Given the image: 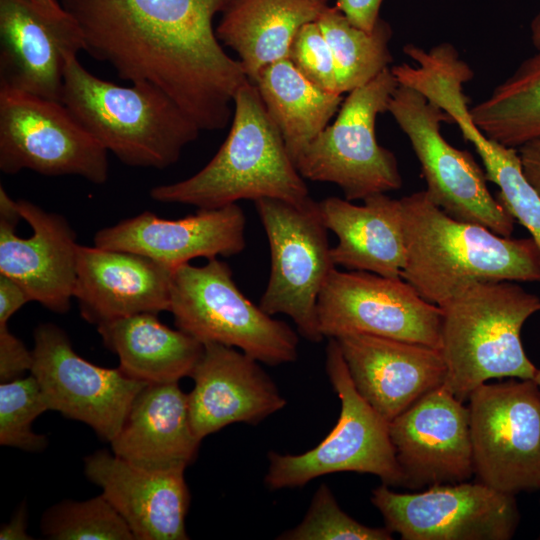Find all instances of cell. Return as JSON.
Returning a JSON list of instances; mask_svg holds the SVG:
<instances>
[{
  "instance_id": "44",
  "label": "cell",
  "mask_w": 540,
  "mask_h": 540,
  "mask_svg": "<svg viewBox=\"0 0 540 540\" xmlns=\"http://www.w3.org/2000/svg\"><path fill=\"white\" fill-rule=\"evenodd\" d=\"M317 3L326 4L327 0H311Z\"/></svg>"
},
{
  "instance_id": "20",
  "label": "cell",
  "mask_w": 540,
  "mask_h": 540,
  "mask_svg": "<svg viewBox=\"0 0 540 540\" xmlns=\"http://www.w3.org/2000/svg\"><path fill=\"white\" fill-rule=\"evenodd\" d=\"M336 341L355 388L388 422L444 384L446 366L437 348L358 333Z\"/></svg>"
},
{
  "instance_id": "24",
  "label": "cell",
  "mask_w": 540,
  "mask_h": 540,
  "mask_svg": "<svg viewBox=\"0 0 540 540\" xmlns=\"http://www.w3.org/2000/svg\"><path fill=\"white\" fill-rule=\"evenodd\" d=\"M201 440L190 419L188 394L178 382L148 384L136 397L112 452L148 470H185L196 458Z\"/></svg>"
},
{
  "instance_id": "11",
  "label": "cell",
  "mask_w": 540,
  "mask_h": 540,
  "mask_svg": "<svg viewBox=\"0 0 540 540\" xmlns=\"http://www.w3.org/2000/svg\"><path fill=\"white\" fill-rule=\"evenodd\" d=\"M476 480L516 495L540 489V388L533 379L477 387L468 398Z\"/></svg>"
},
{
  "instance_id": "7",
  "label": "cell",
  "mask_w": 540,
  "mask_h": 540,
  "mask_svg": "<svg viewBox=\"0 0 540 540\" xmlns=\"http://www.w3.org/2000/svg\"><path fill=\"white\" fill-rule=\"evenodd\" d=\"M325 368L340 400L334 428L314 448L298 455L268 453L264 482L270 490L303 487L313 479L337 472L368 473L388 486H404L384 419L357 391L336 339L326 347Z\"/></svg>"
},
{
  "instance_id": "35",
  "label": "cell",
  "mask_w": 540,
  "mask_h": 540,
  "mask_svg": "<svg viewBox=\"0 0 540 540\" xmlns=\"http://www.w3.org/2000/svg\"><path fill=\"white\" fill-rule=\"evenodd\" d=\"M287 59L318 88L340 94L333 55L317 21L306 23L298 30Z\"/></svg>"
},
{
  "instance_id": "21",
  "label": "cell",
  "mask_w": 540,
  "mask_h": 540,
  "mask_svg": "<svg viewBox=\"0 0 540 540\" xmlns=\"http://www.w3.org/2000/svg\"><path fill=\"white\" fill-rule=\"evenodd\" d=\"M33 234H15L17 223L0 219V274L16 281L31 301L66 313L74 298L79 244L68 221L24 199L17 200Z\"/></svg>"
},
{
  "instance_id": "28",
  "label": "cell",
  "mask_w": 540,
  "mask_h": 540,
  "mask_svg": "<svg viewBox=\"0 0 540 540\" xmlns=\"http://www.w3.org/2000/svg\"><path fill=\"white\" fill-rule=\"evenodd\" d=\"M253 84L294 164L328 126L343 100L342 94L315 86L288 59L266 66Z\"/></svg>"
},
{
  "instance_id": "34",
  "label": "cell",
  "mask_w": 540,
  "mask_h": 540,
  "mask_svg": "<svg viewBox=\"0 0 540 540\" xmlns=\"http://www.w3.org/2000/svg\"><path fill=\"white\" fill-rule=\"evenodd\" d=\"M385 527L361 524L339 506L327 484L315 491L303 520L276 539L278 540H391Z\"/></svg>"
},
{
  "instance_id": "40",
  "label": "cell",
  "mask_w": 540,
  "mask_h": 540,
  "mask_svg": "<svg viewBox=\"0 0 540 540\" xmlns=\"http://www.w3.org/2000/svg\"><path fill=\"white\" fill-rule=\"evenodd\" d=\"M27 512L25 505L16 512L9 523L3 525L0 530L1 540H28L32 539L26 532Z\"/></svg>"
},
{
  "instance_id": "15",
  "label": "cell",
  "mask_w": 540,
  "mask_h": 540,
  "mask_svg": "<svg viewBox=\"0 0 540 540\" xmlns=\"http://www.w3.org/2000/svg\"><path fill=\"white\" fill-rule=\"evenodd\" d=\"M31 374L49 410L90 426L111 442L122 428L138 394L149 384L127 376L119 367L97 366L79 356L69 337L55 324L34 331Z\"/></svg>"
},
{
  "instance_id": "23",
  "label": "cell",
  "mask_w": 540,
  "mask_h": 540,
  "mask_svg": "<svg viewBox=\"0 0 540 540\" xmlns=\"http://www.w3.org/2000/svg\"><path fill=\"white\" fill-rule=\"evenodd\" d=\"M86 477L126 522L137 540H187L190 493L183 470L135 466L105 450L84 459Z\"/></svg>"
},
{
  "instance_id": "39",
  "label": "cell",
  "mask_w": 540,
  "mask_h": 540,
  "mask_svg": "<svg viewBox=\"0 0 540 540\" xmlns=\"http://www.w3.org/2000/svg\"><path fill=\"white\" fill-rule=\"evenodd\" d=\"M525 177L540 195V138L517 148Z\"/></svg>"
},
{
  "instance_id": "9",
  "label": "cell",
  "mask_w": 540,
  "mask_h": 540,
  "mask_svg": "<svg viewBox=\"0 0 540 540\" xmlns=\"http://www.w3.org/2000/svg\"><path fill=\"white\" fill-rule=\"evenodd\" d=\"M397 86L391 68H387L349 92L334 123L295 161L300 175L336 184L349 201L400 189L402 177L396 157L378 144L375 132L377 116L387 111Z\"/></svg>"
},
{
  "instance_id": "25",
  "label": "cell",
  "mask_w": 540,
  "mask_h": 540,
  "mask_svg": "<svg viewBox=\"0 0 540 540\" xmlns=\"http://www.w3.org/2000/svg\"><path fill=\"white\" fill-rule=\"evenodd\" d=\"M318 205L326 228L338 239L331 248L336 266L401 278L406 248L400 199L378 193L365 198L363 205L339 197Z\"/></svg>"
},
{
  "instance_id": "29",
  "label": "cell",
  "mask_w": 540,
  "mask_h": 540,
  "mask_svg": "<svg viewBox=\"0 0 540 540\" xmlns=\"http://www.w3.org/2000/svg\"><path fill=\"white\" fill-rule=\"evenodd\" d=\"M476 126L504 146L540 138V51L525 59L483 101L470 109Z\"/></svg>"
},
{
  "instance_id": "6",
  "label": "cell",
  "mask_w": 540,
  "mask_h": 540,
  "mask_svg": "<svg viewBox=\"0 0 540 540\" xmlns=\"http://www.w3.org/2000/svg\"><path fill=\"white\" fill-rule=\"evenodd\" d=\"M169 312L177 329L202 344L234 347L271 366L297 359L296 332L252 303L235 284L228 264L218 258L174 269Z\"/></svg>"
},
{
  "instance_id": "16",
  "label": "cell",
  "mask_w": 540,
  "mask_h": 540,
  "mask_svg": "<svg viewBox=\"0 0 540 540\" xmlns=\"http://www.w3.org/2000/svg\"><path fill=\"white\" fill-rule=\"evenodd\" d=\"M405 487L468 481L474 475L469 409L444 385L389 422Z\"/></svg>"
},
{
  "instance_id": "17",
  "label": "cell",
  "mask_w": 540,
  "mask_h": 540,
  "mask_svg": "<svg viewBox=\"0 0 540 540\" xmlns=\"http://www.w3.org/2000/svg\"><path fill=\"white\" fill-rule=\"evenodd\" d=\"M82 49L69 14L56 18L28 0H0V87L62 102L66 60Z\"/></svg>"
},
{
  "instance_id": "26",
  "label": "cell",
  "mask_w": 540,
  "mask_h": 540,
  "mask_svg": "<svg viewBox=\"0 0 540 540\" xmlns=\"http://www.w3.org/2000/svg\"><path fill=\"white\" fill-rule=\"evenodd\" d=\"M327 7L311 0H232L216 36L237 52L249 81L268 65L287 59L292 41L306 23Z\"/></svg>"
},
{
  "instance_id": "10",
  "label": "cell",
  "mask_w": 540,
  "mask_h": 540,
  "mask_svg": "<svg viewBox=\"0 0 540 540\" xmlns=\"http://www.w3.org/2000/svg\"><path fill=\"white\" fill-rule=\"evenodd\" d=\"M388 112L408 137L426 181L428 199L452 218L511 237L515 219L487 187L485 171L472 154L452 146L441 133L451 117L418 90L398 84Z\"/></svg>"
},
{
  "instance_id": "12",
  "label": "cell",
  "mask_w": 540,
  "mask_h": 540,
  "mask_svg": "<svg viewBox=\"0 0 540 540\" xmlns=\"http://www.w3.org/2000/svg\"><path fill=\"white\" fill-rule=\"evenodd\" d=\"M108 150L60 101L0 87V170L108 178Z\"/></svg>"
},
{
  "instance_id": "32",
  "label": "cell",
  "mask_w": 540,
  "mask_h": 540,
  "mask_svg": "<svg viewBox=\"0 0 540 540\" xmlns=\"http://www.w3.org/2000/svg\"><path fill=\"white\" fill-rule=\"evenodd\" d=\"M42 534L52 540H134L130 528L103 496L66 500L50 507L41 521Z\"/></svg>"
},
{
  "instance_id": "27",
  "label": "cell",
  "mask_w": 540,
  "mask_h": 540,
  "mask_svg": "<svg viewBox=\"0 0 540 540\" xmlns=\"http://www.w3.org/2000/svg\"><path fill=\"white\" fill-rule=\"evenodd\" d=\"M154 313H140L97 325L103 343L119 357L129 377L149 384L179 382L191 376L203 344L161 323Z\"/></svg>"
},
{
  "instance_id": "19",
  "label": "cell",
  "mask_w": 540,
  "mask_h": 540,
  "mask_svg": "<svg viewBox=\"0 0 540 540\" xmlns=\"http://www.w3.org/2000/svg\"><path fill=\"white\" fill-rule=\"evenodd\" d=\"M190 377L189 414L200 440L233 423L256 425L287 404L259 361L234 347L203 344Z\"/></svg>"
},
{
  "instance_id": "45",
  "label": "cell",
  "mask_w": 540,
  "mask_h": 540,
  "mask_svg": "<svg viewBox=\"0 0 540 540\" xmlns=\"http://www.w3.org/2000/svg\"><path fill=\"white\" fill-rule=\"evenodd\" d=\"M538 538L540 539V535H539V537H538Z\"/></svg>"
},
{
  "instance_id": "2",
  "label": "cell",
  "mask_w": 540,
  "mask_h": 540,
  "mask_svg": "<svg viewBox=\"0 0 540 540\" xmlns=\"http://www.w3.org/2000/svg\"><path fill=\"white\" fill-rule=\"evenodd\" d=\"M400 200L406 248L401 278L426 301L440 307L474 282H540V250L531 237H504L458 221L424 190Z\"/></svg>"
},
{
  "instance_id": "41",
  "label": "cell",
  "mask_w": 540,
  "mask_h": 540,
  "mask_svg": "<svg viewBox=\"0 0 540 540\" xmlns=\"http://www.w3.org/2000/svg\"><path fill=\"white\" fill-rule=\"evenodd\" d=\"M49 16L62 18L68 15L58 0H28Z\"/></svg>"
},
{
  "instance_id": "13",
  "label": "cell",
  "mask_w": 540,
  "mask_h": 540,
  "mask_svg": "<svg viewBox=\"0 0 540 540\" xmlns=\"http://www.w3.org/2000/svg\"><path fill=\"white\" fill-rule=\"evenodd\" d=\"M372 504L403 540H508L520 522L515 495L477 480L398 493L382 484Z\"/></svg>"
},
{
  "instance_id": "38",
  "label": "cell",
  "mask_w": 540,
  "mask_h": 540,
  "mask_svg": "<svg viewBox=\"0 0 540 540\" xmlns=\"http://www.w3.org/2000/svg\"><path fill=\"white\" fill-rule=\"evenodd\" d=\"M31 299L13 279L0 274V324H7L11 316Z\"/></svg>"
},
{
  "instance_id": "37",
  "label": "cell",
  "mask_w": 540,
  "mask_h": 540,
  "mask_svg": "<svg viewBox=\"0 0 540 540\" xmlns=\"http://www.w3.org/2000/svg\"><path fill=\"white\" fill-rule=\"evenodd\" d=\"M383 0H337L336 7L356 27L372 31L379 17Z\"/></svg>"
},
{
  "instance_id": "14",
  "label": "cell",
  "mask_w": 540,
  "mask_h": 540,
  "mask_svg": "<svg viewBox=\"0 0 540 540\" xmlns=\"http://www.w3.org/2000/svg\"><path fill=\"white\" fill-rule=\"evenodd\" d=\"M317 315L324 338L368 334L440 350L441 308L402 278L335 268L319 295Z\"/></svg>"
},
{
  "instance_id": "5",
  "label": "cell",
  "mask_w": 540,
  "mask_h": 540,
  "mask_svg": "<svg viewBox=\"0 0 540 540\" xmlns=\"http://www.w3.org/2000/svg\"><path fill=\"white\" fill-rule=\"evenodd\" d=\"M442 310L440 351L444 386L461 401L491 379H533L521 330L540 311V298L513 281H480L466 286Z\"/></svg>"
},
{
  "instance_id": "30",
  "label": "cell",
  "mask_w": 540,
  "mask_h": 540,
  "mask_svg": "<svg viewBox=\"0 0 540 540\" xmlns=\"http://www.w3.org/2000/svg\"><path fill=\"white\" fill-rule=\"evenodd\" d=\"M448 113L480 156L487 181L498 186L497 200L528 230L540 250V195L524 175L518 150L487 137L465 101L451 104Z\"/></svg>"
},
{
  "instance_id": "42",
  "label": "cell",
  "mask_w": 540,
  "mask_h": 540,
  "mask_svg": "<svg viewBox=\"0 0 540 540\" xmlns=\"http://www.w3.org/2000/svg\"><path fill=\"white\" fill-rule=\"evenodd\" d=\"M530 30L532 43L540 51V12L532 20Z\"/></svg>"
},
{
  "instance_id": "3",
  "label": "cell",
  "mask_w": 540,
  "mask_h": 540,
  "mask_svg": "<svg viewBox=\"0 0 540 540\" xmlns=\"http://www.w3.org/2000/svg\"><path fill=\"white\" fill-rule=\"evenodd\" d=\"M233 103L229 134L215 156L193 176L153 187V200L215 209L240 200L310 198L256 85L247 80Z\"/></svg>"
},
{
  "instance_id": "33",
  "label": "cell",
  "mask_w": 540,
  "mask_h": 540,
  "mask_svg": "<svg viewBox=\"0 0 540 540\" xmlns=\"http://www.w3.org/2000/svg\"><path fill=\"white\" fill-rule=\"evenodd\" d=\"M49 410L37 379L31 374L0 385V444L30 452L45 449L47 438L33 432V421Z\"/></svg>"
},
{
  "instance_id": "18",
  "label": "cell",
  "mask_w": 540,
  "mask_h": 540,
  "mask_svg": "<svg viewBox=\"0 0 540 540\" xmlns=\"http://www.w3.org/2000/svg\"><path fill=\"white\" fill-rule=\"evenodd\" d=\"M246 217L235 203L176 220L145 211L99 230L94 245L134 252L177 267L198 257H230L246 247Z\"/></svg>"
},
{
  "instance_id": "22",
  "label": "cell",
  "mask_w": 540,
  "mask_h": 540,
  "mask_svg": "<svg viewBox=\"0 0 540 540\" xmlns=\"http://www.w3.org/2000/svg\"><path fill=\"white\" fill-rule=\"evenodd\" d=\"M175 268L134 252L79 244L73 297L83 319L96 325L169 311Z\"/></svg>"
},
{
  "instance_id": "43",
  "label": "cell",
  "mask_w": 540,
  "mask_h": 540,
  "mask_svg": "<svg viewBox=\"0 0 540 540\" xmlns=\"http://www.w3.org/2000/svg\"><path fill=\"white\" fill-rule=\"evenodd\" d=\"M533 380L535 381V383L538 385V387L540 388V369H537V372L533 378Z\"/></svg>"
},
{
  "instance_id": "36",
  "label": "cell",
  "mask_w": 540,
  "mask_h": 540,
  "mask_svg": "<svg viewBox=\"0 0 540 540\" xmlns=\"http://www.w3.org/2000/svg\"><path fill=\"white\" fill-rule=\"evenodd\" d=\"M33 353L12 334L7 324H0V381L8 382L31 370Z\"/></svg>"
},
{
  "instance_id": "4",
  "label": "cell",
  "mask_w": 540,
  "mask_h": 540,
  "mask_svg": "<svg viewBox=\"0 0 540 540\" xmlns=\"http://www.w3.org/2000/svg\"><path fill=\"white\" fill-rule=\"evenodd\" d=\"M62 103L122 163L164 169L176 163L201 129L149 82L123 87L87 71L77 54L64 69Z\"/></svg>"
},
{
  "instance_id": "8",
  "label": "cell",
  "mask_w": 540,
  "mask_h": 540,
  "mask_svg": "<svg viewBox=\"0 0 540 540\" xmlns=\"http://www.w3.org/2000/svg\"><path fill=\"white\" fill-rule=\"evenodd\" d=\"M271 255L270 275L259 306L269 315L284 314L306 340L319 343L317 302L336 268L318 202L275 198L254 201Z\"/></svg>"
},
{
  "instance_id": "31",
  "label": "cell",
  "mask_w": 540,
  "mask_h": 540,
  "mask_svg": "<svg viewBox=\"0 0 540 540\" xmlns=\"http://www.w3.org/2000/svg\"><path fill=\"white\" fill-rule=\"evenodd\" d=\"M317 23L333 55L340 94L365 85L389 68L392 30L385 20L379 18L368 32L354 26L337 7L327 6Z\"/></svg>"
},
{
  "instance_id": "1",
  "label": "cell",
  "mask_w": 540,
  "mask_h": 540,
  "mask_svg": "<svg viewBox=\"0 0 540 540\" xmlns=\"http://www.w3.org/2000/svg\"><path fill=\"white\" fill-rule=\"evenodd\" d=\"M232 0H59L84 50L118 76L166 92L201 130L223 129L248 78L226 54L213 18Z\"/></svg>"
}]
</instances>
